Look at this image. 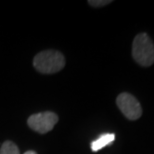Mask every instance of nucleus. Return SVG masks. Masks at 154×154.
I'll use <instances>...</instances> for the list:
<instances>
[{
	"label": "nucleus",
	"instance_id": "f257e3e1",
	"mask_svg": "<svg viewBox=\"0 0 154 154\" xmlns=\"http://www.w3.org/2000/svg\"><path fill=\"white\" fill-rule=\"evenodd\" d=\"M33 65L40 73L53 74L65 66V58L57 50H44L35 55Z\"/></svg>",
	"mask_w": 154,
	"mask_h": 154
},
{
	"label": "nucleus",
	"instance_id": "f03ea898",
	"mask_svg": "<svg viewBox=\"0 0 154 154\" xmlns=\"http://www.w3.org/2000/svg\"><path fill=\"white\" fill-rule=\"evenodd\" d=\"M132 56L141 66L148 67L154 62V45L146 33H140L134 38Z\"/></svg>",
	"mask_w": 154,
	"mask_h": 154
},
{
	"label": "nucleus",
	"instance_id": "7ed1b4c3",
	"mask_svg": "<svg viewBox=\"0 0 154 154\" xmlns=\"http://www.w3.org/2000/svg\"><path fill=\"white\" fill-rule=\"evenodd\" d=\"M58 122V115L52 111L40 112L29 116L27 124L32 130L44 134L51 131Z\"/></svg>",
	"mask_w": 154,
	"mask_h": 154
},
{
	"label": "nucleus",
	"instance_id": "20e7f679",
	"mask_svg": "<svg viewBox=\"0 0 154 154\" xmlns=\"http://www.w3.org/2000/svg\"><path fill=\"white\" fill-rule=\"evenodd\" d=\"M116 104L123 115L129 120H136L142 114V108L138 100L133 95L126 92L118 95Z\"/></svg>",
	"mask_w": 154,
	"mask_h": 154
},
{
	"label": "nucleus",
	"instance_id": "39448f33",
	"mask_svg": "<svg viewBox=\"0 0 154 154\" xmlns=\"http://www.w3.org/2000/svg\"><path fill=\"white\" fill-rule=\"evenodd\" d=\"M115 139V135L113 133H104L100 135L97 139L92 141L91 143V150L93 152L99 151L100 149L104 148L105 146L111 144Z\"/></svg>",
	"mask_w": 154,
	"mask_h": 154
},
{
	"label": "nucleus",
	"instance_id": "423d86ee",
	"mask_svg": "<svg viewBox=\"0 0 154 154\" xmlns=\"http://www.w3.org/2000/svg\"><path fill=\"white\" fill-rule=\"evenodd\" d=\"M0 154H20V151L18 146L14 142L10 140H6L1 145Z\"/></svg>",
	"mask_w": 154,
	"mask_h": 154
},
{
	"label": "nucleus",
	"instance_id": "0eeeda50",
	"mask_svg": "<svg viewBox=\"0 0 154 154\" xmlns=\"http://www.w3.org/2000/svg\"><path fill=\"white\" fill-rule=\"evenodd\" d=\"M109 3H111L110 0L108 1H105V0H96V1H93V0H90V1H88V4H90L91 6H93V7H102V6H105L107 4H109Z\"/></svg>",
	"mask_w": 154,
	"mask_h": 154
},
{
	"label": "nucleus",
	"instance_id": "6e6552de",
	"mask_svg": "<svg viewBox=\"0 0 154 154\" xmlns=\"http://www.w3.org/2000/svg\"><path fill=\"white\" fill-rule=\"evenodd\" d=\"M23 154H37L35 151H33V150H29V151H26L25 153H23Z\"/></svg>",
	"mask_w": 154,
	"mask_h": 154
}]
</instances>
